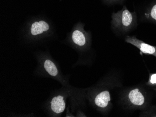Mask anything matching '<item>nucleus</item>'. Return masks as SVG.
<instances>
[{
	"mask_svg": "<svg viewBox=\"0 0 156 117\" xmlns=\"http://www.w3.org/2000/svg\"><path fill=\"white\" fill-rule=\"evenodd\" d=\"M125 41L136 47L141 52L146 55H152L156 57V46L146 43L134 36H127Z\"/></svg>",
	"mask_w": 156,
	"mask_h": 117,
	"instance_id": "3",
	"label": "nucleus"
},
{
	"mask_svg": "<svg viewBox=\"0 0 156 117\" xmlns=\"http://www.w3.org/2000/svg\"><path fill=\"white\" fill-rule=\"evenodd\" d=\"M72 38L74 44L80 47L85 46L87 43V38L86 34L80 29L74 30L73 32Z\"/></svg>",
	"mask_w": 156,
	"mask_h": 117,
	"instance_id": "6",
	"label": "nucleus"
},
{
	"mask_svg": "<svg viewBox=\"0 0 156 117\" xmlns=\"http://www.w3.org/2000/svg\"><path fill=\"white\" fill-rule=\"evenodd\" d=\"M111 96L109 91L105 90L98 93L95 98L94 102L97 107L101 109L107 108L110 105Z\"/></svg>",
	"mask_w": 156,
	"mask_h": 117,
	"instance_id": "4",
	"label": "nucleus"
},
{
	"mask_svg": "<svg viewBox=\"0 0 156 117\" xmlns=\"http://www.w3.org/2000/svg\"><path fill=\"white\" fill-rule=\"evenodd\" d=\"M123 101L126 105L134 109L144 108L148 103V98L139 87L131 88L124 94Z\"/></svg>",
	"mask_w": 156,
	"mask_h": 117,
	"instance_id": "2",
	"label": "nucleus"
},
{
	"mask_svg": "<svg viewBox=\"0 0 156 117\" xmlns=\"http://www.w3.org/2000/svg\"><path fill=\"white\" fill-rule=\"evenodd\" d=\"M49 25L44 21L36 22L31 25L30 31L32 35L36 36L42 34L49 29Z\"/></svg>",
	"mask_w": 156,
	"mask_h": 117,
	"instance_id": "7",
	"label": "nucleus"
},
{
	"mask_svg": "<svg viewBox=\"0 0 156 117\" xmlns=\"http://www.w3.org/2000/svg\"><path fill=\"white\" fill-rule=\"evenodd\" d=\"M114 1H118V0H114Z\"/></svg>",
	"mask_w": 156,
	"mask_h": 117,
	"instance_id": "11",
	"label": "nucleus"
},
{
	"mask_svg": "<svg viewBox=\"0 0 156 117\" xmlns=\"http://www.w3.org/2000/svg\"><path fill=\"white\" fill-rule=\"evenodd\" d=\"M112 25L115 31L120 33L128 32L136 24V15L135 12H131L126 6L112 15Z\"/></svg>",
	"mask_w": 156,
	"mask_h": 117,
	"instance_id": "1",
	"label": "nucleus"
},
{
	"mask_svg": "<svg viewBox=\"0 0 156 117\" xmlns=\"http://www.w3.org/2000/svg\"><path fill=\"white\" fill-rule=\"evenodd\" d=\"M51 108L53 112L57 114L64 111L66 103L63 96L59 95L53 98L51 102Z\"/></svg>",
	"mask_w": 156,
	"mask_h": 117,
	"instance_id": "5",
	"label": "nucleus"
},
{
	"mask_svg": "<svg viewBox=\"0 0 156 117\" xmlns=\"http://www.w3.org/2000/svg\"><path fill=\"white\" fill-rule=\"evenodd\" d=\"M44 66L46 71L52 76H56L58 74L57 68L55 66V64L51 60L48 59L45 60Z\"/></svg>",
	"mask_w": 156,
	"mask_h": 117,
	"instance_id": "8",
	"label": "nucleus"
},
{
	"mask_svg": "<svg viewBox=\"0 0 156 117\" xmlns=\"http://www.w3.org/2000/svg\"><path fill=\"white\" fill-rule=\"evenodd\" d=\"M146 84L149 87L153 89L154 90L156 91V72L150 74L149 80L147 82Z\"/></svg>",
	"mask_w": 156,
	"mask_h": 117,
	"instance_id": "10",
	"label": "nucleus"
},
{
	"mask_svg": "<svg viewBox=\"0 0 156 117\" xmlns=\"http://www.w3.org/2000/svg\"><path fill=\"white\" fill-rule=\"evenodd\" d=\"M145 16L148 20L156 22V2L147 10Z\"/></svg>",
	"mask_w": 156,
	"mask_h": 117,
	"instance_id": "9",
	"label": "nucleus"
}]
</instances>
